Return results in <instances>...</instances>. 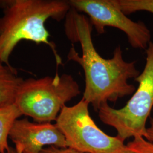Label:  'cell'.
<instances>
[{"instance_id":"obj_7","label":"cell","mask_w":153,"mask_h":153,"mask_svg":"<svg viewBox=\"0 0 153 153\" xmlns=\"http://www.w3.org/2000/svg\"><path fill=\"white\" fill-rule=\"evenodd\" d=\"M19 153H39L48 145L67 148L65 138L59 128L51 123H32L27 119L15 121L9 133Z\"/></svg>"},{"instance_id":"obj_14","label":"cell","mask_w":153,"mask_h":153,"mask_svg":"<svg viewBox=\"0 0 153 153\" xmlns=\"http://www.w3.org/2000/svg\"><path fill=\"white\" fill-rule=\"evenodd\" d=\"M6 153H19L16 150V149H14V148H11L10 147V150L7 152Z\"/></svg>"},{"instance_id":"obj_12","label":"cell","mask_w":153,"mask_h":153,"mask_svg":"<svg viewBox=\"0 0 153 153\" xmlns=\"http://www.w3.org/2000/svg\"><path fill=\"white\" fill-rule=\"evenodd\" d=\"M39 153H85L76 151L69 148H58L56 146H49L44 148Z\"/></svg>"},{"instance_id":"obj_4","label":"cell","mask_w":153,"mask_h":153,"mask_svg":"<svg viewBox=\"0 0 153 153\" xmlns=\"http://www.w3.org/2000/svg\"><path fill=\"white\" fill-rule=\"evenodd\" d=\"M145 51L144 69L134 79L138 88L126 105L116 109L105 103L98 111L100 120L115 128L117 137L124 142L131 137H145L146 121L153 107V41Z\"/></svg>"},{"instance_id":"obj_3","label":"cell","mask_w":153,"mask_h":153,"mask_svg":"<svg viewBox=\"0 0 153 153\" xmlns=\"http://www.w3.org/2000/svg\"><path fill=\"white\" fill-rule=\"evenodd\" d=\"M81 94L79 84L71 74H56L23 79L14 103L22 113L38 123L56 121L66 103Z\"/></svg>"},{"instance_id":"obj_13","label":"cell","mask_w":153,"mask_h":153,"mask_svg":"<svg viewBox=\"0 0 153 153\" xmlns=\"http://www.w3.org/2000/svg\"><path fill=\"white\" fill-rule=\"evenodd\" d=\"M145 138L153 143V117L150 119V126L146 128Z\"/></svg>"},{"instance_id":"obj_9","label":"cell","mask_w":153,"mask_h":153,"mask_svg":"<svg viewBox=\"0 0 153 153\" xmlns=\"http://www.w3.org/2000/svg\"><path fill=\"white\" fill-rule=\"evenodd\" d=\"M22 115L14 103L0 108V153H6L10 150L9 133L15 121Z\"/></svg>"},{"instance_id":"obj_2","label":"cell","mask_w":153,"mask_h":153,"mask_svg":"<svg viewBox=\"0 0 153 153\" xmlns=\"http://www.w3.org/2000/svg\"><path fill=\"white\" fill-rule=\"evenodd\" d=\"M0 60L9 66V57L21 40L49 46L55 56L57 66L62 65L55 43L45 26L49 19L61 21L71 6L64 0H0Z\"/></svg>"},{"instance_id":"obj_10","label":"cell","mask_w":153,"mask_h":153,"mask_svg":"<svg viewBox=\"0 0 153 153\" xmlns=\"http://www.w3.org/2000/svg\"><path fill=\"white\" fill-rule=\"evenodd\" d=\"M125 14L137 11H146L153 14V0H115Z\"/></svg>"},{"instance_id":"obj_5","label":"cell","mask_w":153,"mask_h":153,"mask_svg":"<svg viewBox=\"0 0 153 153\" xmlns=\"http://www.w3.org/2000/svg\"><path fill=\"white\" fill-rule=\"evenodd\" d=\"M89 105L82 99L61 109L55 124L64 134L67 147L85 153H122L124 141L99 128L90 116Z\"/></svg>"},{"instance_id":"obj_1","label":"cell","mask_w":153,"mask_h":153,"mask_svg":"<svg viewBox=\"0 0 153 153\" xmlns=\"http://www.w3.org/2000/svg\"><path fill=\"white\" fill-rule=\"evenodd\" d=\"M93 28L88 16L71 7L65 18L64 31L72 44H80L82 56L72 44L67 58L82 67L85 77L82 99L98 112L103 104L116 102L134 93L136 87L128 80L135 79L140 72L136 61L124 59L120 45L115 48L111 59H105L99 55L93 43Z\"/></svg>"},{"instance_id":"obj_8","label":"cell","mask_w":153,"mask_h":153,"mask_svg":"<svg viewBox=\"0 0 153 153\" xmlns=\"http://www.w3.org/2000/svg\"><path fill=\"white\" fill-rule=\"evenodd\" d=\"M23 81L16 69L0 60V108L14 102L16 91Z\"/></svg>"},{"instance_id":"obj_11","label":"cell","mask_w":153,"mask_h":153,"mask_svg":"<svg viewBox=\"0 0 153 153\" xmlns=\"http://www.w3.org/2000/svg\"><path fill=\"white\" fill-rule=\"evenodd\" d=\"M121 153H153V143L145 137H135L125 145Z\"/></svg>"},{"instance_id":"obj_6","label":"cell","mask_w":153,"mask_h":153,"mask_svg":"<svg viewBox=\"0 0 153 153\" xmlns=\"http://www.w3.org/2000/svg\"><path fill=\"white\" fill-rule=\"evenodd\" d=\"M71 8L83 13L99 35L105 33V28H116L125 33L133 48L146 50L151 42L152 35L146 25L135 22L126 16L115 0H69Z\"/></svg>"}]
</instances>
